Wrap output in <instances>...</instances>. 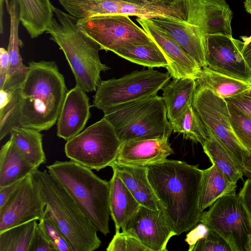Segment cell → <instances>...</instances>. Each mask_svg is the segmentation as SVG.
<instances>
[{
	"label": "cell",
	"mask_w": 251,
	"mask_h": 251,
	"mask_svg": "<svg viewBox=\"0 0 251 251\" xmlns=\"http://www.w3.org/2000/svg\"><path fill=\"white\" fill-rule=\"evenodd\" d=\"M202 175L198 165L176 160L167 159L148 167L150 183L176 235L200 223Z\"/></svg>",
	"instance_id": "1"
},
{
	"label": "cell",
	"mask_w": 251,
	"mask_h": 251,
	"mask_svg": "<svg viewBox=\"0 0 251 251\" xmlns=\"http://www.w3.org/2000/svg\"><path fill=\"white\" fill-rule=\"evenodd\" d=\"M28 65L20 88V125L48 130L57 123L68 90L55 62L32 61Z\"/></svg>",
	"instance_id": "2"
},
{
	"label": "cell",
	"mask_w": 251,
	"mask_h": 251,
	"mask_svg": "<svg viewBox=\"0 0 251 251\" xmlns=\"http://www.w3.org/2000/svg\"><path fill=\"white\" fill-rule=\"evenodd\" d=\"M31 175L46 205L44 216L61 231L72 251L98 249V231L64 188L47 170L35 168Z\"/></svg>",
	"instance_id": "3"
},
{
	"label": "cell",
	"mask_w": 251,
	"mask_h": 251,
	"mask_svg": "<svg viewBox=\"0 0 251 251\" xmlns=\"http://www.w3.org/2000/svg\"><path fill=\"white\" fill-rule=\"evenodd\" d=\"M52 19L46 33L63 52L75 78L76 85L86 92L96 91L102 81L100 73L110 69L102 63L100 47L78 27L77 20L54 6Z\"/></svg>",
	"instance_id": "4"
},
{
	"label": "cell",
	"mask_w": 251,
	"mask_h": 251,
	"mask_svg": "<svg viewBox=\"0 0 251 251\" xmlns=\"http://www.w3.org/2000/svg\"><path fill=\"white\" fill-rule=\"evenodd\" d=\"M48 172L64 188L98 231L110 232L109 181L74 161H56Z\"/></svg>",
	"instance_id": "5"
},
{
	"label": "cell",
	"mask_w": 251,
	"mask_h": 251,
	"mask_svg": "<svg viewBox=\"0 0 251 251\" xmlns=\"http://www.w3.org/2000/svg\"><path fill=\"white\" fill-rule=\"evenodd\" d=\"M122 143L132 140L169 138L173 131L162 97L157 94L104 112Z\"/></svg>",
	"instance_id": "6"
},
{
	"label": "cell",
	"mask_w": 251,
	"mask_h": 251,
	"mask_svg": "<svg viewBox=\"0 0 251 251\" xmlns=\"http://www.w3.org/2000/svg\"><path fill=\"white\" fill-rule=\"evenodd\" d=\"M172 76L153 68L134 71L121 77L102 80L93 97V106L103 113L123 104L157 94Z\"/></svg>",
	"instance_id": "7"
},
{
	"label": "cell",
	"mask_w": 251,
	"mask_h": 251,
	"mask_svg": "<svg viewBox=\"0 0 251 251\" xmlns=\"http://www.w3.org/2000/svg\"><path fill=\"white\" fill-rule=\"evenodd\" d=\"M122 143L104 117L67 141L65 153L71 160L99 171L116 160Z\"/></svg>",
	"instance_id": "8"
},
{
	"label": "cell",
	"mask_w": 251,
	"mask_h": 251,
	"mask_svg": "<svg viewBox=\"0 0 251 251\" xmlns=\"http://www.w3.org/2000/svg\"><path fill=\"white\" fill-rule=\"evenodd\" d=\"M200 222L221 235L232 251H247L251 222L236 190L220 198L203 212Z\"/></svg>",
	"instance_id": "9"
},
{
	"label": "cell",
	"mask_w": 251,
	"mask_h": 251,
	"mask_svg": "<svg viewBox=\"0 0 251 251\" xmlns=\"http://www.w3.org/2000/svg\"><path fill=\"white\" fill-rule=\"evenodd\" d=\"M192 105L207 133L213 135L224 146L242 168L244 157L250 155L233 132L225 99L208 88L197 86Z\"/></svg>",
	"instance_id": "10"
},
{
	"label": "cell",
	"mask_w": 251,
	"mask_h": 251,
	"mask_svg": "<svg viewBox=\"0 0 251 251\" xmlns=\"http://www.w3.org/2000/svg\"><path fill=\"white\" fill-rule=\"evenodd\" d=\"M79 29L101 50L113 52L131 44L154 43L146 32L124 15L96 16L76 20Z\"/></svg>",
	"instance_id": "11"
},
{
	"label": "cell",
	"mask_w": 251,
	"mask_h": 251,
	"mask_svg": "<svg viewBox=\"0 0 251 251\" xmlns=\"http://www.w3.org/2000/svg\"><path fill=\"white\" fill-rule=\"evenodd\" d=\"M80 13L84 18L108 15L136 16L152 19L171 17L185 20V11L182 1L170 2L162 0L147 4L112 0H82Z\"/></svg>",
	"instance_id": "12"
},
{
	"label": "cell",
	"mask_w": 251,
	"mask_h": 251,
	"mask_svg": "<svg viewBox=\"0 0 251 251\" xmlns=\"http://www.w3.org/2000/svg\"><path fill=\"white\" fill-rule=\"evenodd\" d=\"M243 46L244 42L225 35L205 36L206 67L212 71L250 83L251 69L241 53Z\"/></svg>",
	"instance_id": "13"
},
{
	"label": "cell",
	"mask_w": 251,
	"mask_h": 251,
	"mask_svg": "<svg viewBox=\"0 0 251 251\" xmlns=\"http://www.w3.org/2000/svg\"><path fill=\"white\" fill-rule=\"evenodd\" d=\"M45 203L31 174L22 179L6 202L0 207V232L44 216Z\"/></svg>",
	"instance_id": "14"
},
{
	"label": "cell",
	"mask_w": 251,
	"mask_h": 251,
	"mask_svg": "<svg viewBox=\"0 0 251 251\" xmlns=\"http://www.w3.org/2000/svg\"><path fill=\"white\" fill-rule=\"evenodd\" d=\"M185 20L203 36L222 34L232 37L233 13L225 0H182Z\"/></svg>",
	"instance_id": "15"
},
{
	"label": "cell",
	"mask_w": 251,
	"mask_h": 251,
	"mask_svg": "<svg viewBox=\"0 0 251 251\" xmlns=\"http://www.w3.org/2000/svg\"><path fill=\"white\" fill-rule=\"evenodd\" d=\"M136 20L165 54L169 63L166 68L172 77L197 79L202 68L168 33L151 19Z\"/></svg>",
	"instance_id": "16"
},
{
	"label": "cell",
	"mask_w": 251,
	"mask_h": 251,
	"mask_svg": "<svg viewBox=\"0 0 251 251\" xmlns=\"http://www.w3.org/2000/svg\"><path fill=\"white\" fill-rule=\"evenodd\" d=\"M134 232L150 251H167L169 240L176 233L162 211L140 205L128 223L126 230Z\"/></svg>",
	"instance_id": "17"
},
{
	"label": "cell",
	"mask_w": 251,
	"mask_h": 251,
	"mask_svg": "<svg viewBox=\"0 0 251 251\" xmlns=\"http://www.w3.org/2000/svg\"><path fill=\"white\" fill-rule=\"evenodd\" d=\"M174 153L167 138L132 140L122 143L115 162L149 167L164 161Z\"/></svg>",
	"instance_id": "18"
},
{
	"label": "cell",
	"mask_w": 251,
	"mask_h": 251,
	"mask_svg": "<svg viewBox=\"0 0 251 251\" xmlns=\"http://www.w3.org/2000/svg\"><path fill=\"white\" fill-rule=\"evenodd\" d=\"M86 92L75 86L68 91L57 121V135L68 141L80 133L91 114Z\"/></svg>",
	"instance_id": "19"
},
{
	"label": "cell",
	"mask_w": 251,
	"mask_h": 251,
	"mask_svg": "<svg viewBox=\"0 0 251 251\" xmlns=\"http://www.w3.org/2000/svg\"><path fill=\"white\" fill-rule=\"evenodd\" d=\"M168 33L202 69L206 67L204 39L196 27L183 19L171 17L151 19Z\"/></svg>",
	"instance_id": "20"
},
{
	"label": "cell",
	"mask_w": 251,
	"mask_h": 251,
	"mask_svg": "<svg viewBox=\"0 0 251 251\" xmlns=\"http://www.w3.org/2000/svg\"><path fill=\"white\" fill-rule=\"evenodd\" d=\"M10 34L7 48L8 68L6 80L0 90H6L20 88L24 82L28 66L25 65L20 52V48L24 46L18 34L20 20V10L16 0H10Z\"/></svg>",
	"instance_id": "21"
},
{
	"label": "cell",
	"mask_w": 251,
	"mask_h": 251,
	"mask_svg": "<svg viewBox=\"0 0 251 251\" xmlns=\"http://www.w3.org/2000/svg\"><path fill=\"white\" fill-rule=\"evenodd\" d=\"M109 181V205L110 216L115 226V232L126 230L127 225L137 212L140 204L117 173L113 171Z\"/></svg>",
	"instance_id": "22"
},
{
	"label": "cell",
	"mask_w": 251,
	"mask_h": 251,
	"mask_svg": "<svg viewBox=\"0 0 251 251\" xmlns=\"http://www.w3.org/2000/svg\"><path fill=\"white\" fill-rule=\"evenodd\" d=\"M196 87V79L173 78L162 88V98L170 122L179 117L192 105Z\"/></svg>",
	"instance_id": "23"
},
{
	"label": "cell",
	"mask_w": 251,
	"mask_h": 251,
	"mask_svg": "<svg viewBox=\"0 0 251 251\" xmlns=\"http://www.w3.org/2000/svg\"><path fill=\"white\" fill-rule=\"evenodd\" d=\"M21 22L31 38L46 32L54 16L50 0H16Z\"/></svg>",
	"instance_id": "24"
},
{
	"label": "cell",
	"mask_w": 251,
	"mask_h": 251,
	"mask_svg": "<svg viewBox=\"0 0 251 251\" xmlns=\"http://www.w3.org/2000/svg\"><path fill=\"white\" fill-rule=\"evenodd\" d=\"M35 168L9 139L0 151V187L22 180Z\"/></svg>",
	"instance_id": "25"
},
{
	"label": "cell",
	"mask_w": 251,
	"mask_h": 251,
	"mask_svg": "<svg viewBox=\"0 0 251 251\" xmlns=\"http://www.w3.org/2000/svg\"><path fill=\"white\" fill-rule=\"evenodd\" d=\"M236 183L229 180L214 164L202 170L199 207L202 213L223 196L236 189Z\"/></svg>",
	"instance_id": "26"
},
{
	"label": "cell",
	"mask_w": 251,
	"mask_h": 251,
	"mask_svg": "<svg viewBox=\"0 0 251 251\" xmlns=\"http://www.w3.org/2000/svg\"><path fill=\"white\" fill-rule=\"evenodd\" d=\"M197 86L208 88L226 99L251 88V84L208 69L202 68L196 79Z\"/></svg>",
	"instance_id": "27"
},
{
	"label": "cell",
	"mask_w": 251,
	"mask_h": 251,
	"mask_svg": "<svg viewBox=\"0 0 251 251\" xmlns=\"http://www.w3.org/2000/svg\"><path fill=\"white\" fill-rule=\"evenodd\" d=\"M10 139L26 159L36 168L46 162L43 148V135L37 130L23 127H13Z\"/></svg>",
	"instance_id": "28"
},
{
	"label": "cell",
	"mask_w": 251,
	"mask_h": 251,
	"mask_svg": "<svg viewBox=\"0 0 251 251\" xmlns=\"http://www.w3.org/2000/svg\"><path fill=\"white\" fill-rule=\"evenodd\" d=\"M208 136L201 145L203 151L214 164L230 181L236 183L243 179L242 168L224 146L213 135Z\"/></svg>",
	"instance_id": "29"
},
{
	"label": "cell",
	"mask_w": 251,
	"mask_h": 251,
	"mask_svg": "<svg viewBox=\"0 0 251 251\" xmlns=\"http://www.w3.org/2000/svg\"><path fill=\"white\" fill-rule=\"evenodd\" d=\"M113 52L130 62L149 68H166L169 65L165 54L155 43L129 45Z\"/></svg>",
	"instance_id": "30"
},
{
	"label": "cell",
	"mask_w": 251,
	"mask_h": 251,
	"mask_svg": "<svg viewBox=\"0 0 251 251\" xmlns=\"http://www.w3.org/2000/svg\"><path fill=\"white\" fill-rule=\"evenodd\" d=\"M0 140L10 134L13 127L21 126L20 88L0 90Z\"/></svg>",
	"instance_id": "31"
},
{
	"label": "cell",
	"mask_w": 251,
	"mask_h": 251,
	"mask_svg": "<svg viewBox=\"0 0 251 251\" xmlns=\"http://www.w3.org/2000/svg\"><path fill=\"white\" fill-rule=\"evenodd\" d=\"M37 220H33L0 232V251H28Z\"/></svg>",
	"instance_id": "32"
},
{
	"label": "cell",
	"mask_w": 251,
	"mask_h": 251,
	"mask_svg": "<svg viewBox=\"0 0 251 251\" xmlns=\"http://www.w3.org/2000/svg\"><path fill=\"white\" fill-rule=\"evenodd\" d=\"M170 123L174 132L182 134L184 138L196 143L202 145L208 136L206 128L192 105Z\"/></svg>",
	"instance_id": "33"
},
{
	"label": "cell",
	"mask_w": 251,
	"mask_h": 251,
	"mask_svg": "<svg viewBox=\"0 0 251 251\" xmlns=\"http://www.w3.org/2000/svg\"><path fill=\"white\" fill-rule=\"evenodd\" d=\"M233 132L243 147L251 153V117L236 106L227 102Z\"/></svg>",
	"instance_id": "34"
},
{
	"label": "cell",
	"mask_w": 251,
	"mask_h": 251,
	"mask_svg": "<svg viewBox=\"0 0 251 251\" xmlns=\"http://www.w3.org/2000/svg\"><path fill=\"white\" fill-rule=\"evenodd\" d=\"M110 167L132 193L150 184L148 176V167L125 165L115 162Z\"/></svg>",
	"instance_id": "35"
},
{
	"label": "cell",
	"mask_w": 251,
	"mask_h": 251,
	"mask_svg": "<svg viewBox=\"0 0 251 251\" xmlns=\"http://www.w3.org/2000/svg\"><path fill=\"white\" fill-rule=\"evenodd\" d=\"M107 251H150L132 231L115 232L106 248Z\"/></svg>",
	"instance_id": "36"
},
{
	"label": "cell",
	"mask_w": 251,
	"mask_h": 251,
	"mask_svg": "<svg viewBox=\"0 0 251 251\" xmlns=\"http://www.w3.org/2000/svg\"><path fill=\"white\" fill-rule=\"evenodd\" d=\"M39 224L56 251H72L65 237L51 220L44 216Z\"/></svg>",
	"instance_id": "37"
},
{
	"label": "cell",
	"mask_w": 251,
	"mask_h": 251,
	"mask_svg": "<svg viewBox=\"0 0 251 251\" xmlns=\"http://www.w3.org/2000/svg\"><path fill=\"white\" fill-rule=\"evenodd\" d=\"M193 251H232V250L221 235L209 229L207 236L197 243Z\"/></svg>",
	"instance_id": "38"
},
{
	"label": "cell",
	"mask_w": 251,
	"mask_h": 251,
	"mask_svg": "<svg viewBox=\"0 0 251 251\" xmlns=\"http://www.w3.org/2000/svg\"><path fill=\"white\" fill-rule=\"evenodd\" d=\"M132 194L140 205L152 210L163 212V208L150 183Z\"/></svg>",
	"instance_id": "39"
},
{
	"label": "cell",
	"mask_w": 251,
	"mask_h": 251,
	"mask_svg": "<svg viewBox=\"0 0 251 251\" xmlns=\"http://www.w3.org/2000/svg\"><path fill=\"white\" fill-rule=\"evenodd\" d=\"M28 251H56L48 240L39 223L35 227Z\"/></svg>",
	"instance_id": "40"
},
{
	"label": "cell",
	"mask_w": 251,
	"mask_h": 251,
	"mask_svg": "<svg viewBox=\"0 0 251 251\" xmlns=\"http://www.w3.org/2000/svg\"><path fill=\"white\" fill-rule=\"evenodd\" d=\"M187 234L185 241L189 245V251L193 250L197 243L207 236L209 228L204 224L200 222Z\"/></svg>",
	"instance_id": "41"
},
{
	"label": "cell",
	"mask_w": 251,
	"mask_h": 251,
	"mask_svg": "<svg viewBox=\"0 0 251 251\" xmlns=\"http://www.w3.org/2000/svg\"><path fill=\"white\" fill-rule=\"evenodd\" d=\"M251 117V88L239 94L225 99Z\"/></svg>",
	"instance_id": "42"
},
{
	"label": "cell",
	"mask_w": 251,
	"mask_h": 251,
	"mask_svg": "<svg viewBox=\"0 0 251 251\" xmlns=\"http://www.w3.org/2000/svg\"><path fill=\"white\" fill-rule=\"evenodd\" d=\"M238 195L248 213L251 222V177L246 179Z\"/></svg>",
	"instance_id": "43"
},
{
	"label": "cell",
	"mask_w": 251,
	"mask_h": 251,
	"mask_svg": "<svg viewBox=\"0 0 251 251\" xmlns=\"http://www.w3.org/2000/svg\"><path fill=\"white\" fill-rule=\"evenodd\" d=\"M8 68V55L7 50L4 48L0 49V89L6 80Z\"/></svg>",
	"instance_id": "44"
},
{
	"label": "cell",
	"mask_w": 251,
	"mask_h": 251,
	"mask_svg": "<svg viewBox=\"0 0 251 251\" xmlns=\"http://www.w3.org/2000/svg\"><path fill=\"white\" fill-rule=\"evenodd\" d=\"M21 180L9 185L0 187V207L2 206L6 202Z\"/></svg>",
	"instance_id": "45"
},
{
	"label": "cell",
	"mask_w": 251,
	"mask_h": 251,
	"mask_svg": "<svg viewBox=\"0 0 251 251\" xmlns=\"http://www.w3.org/2000/svg\"><path fill=\"white\" fill-rule=\"evenodd\" d=\"M241 53L246 63L251 69V36L244 39Z\"/></svg>",
	"instance_id": "46"
},
{
	"label": "cell",
	"mask_w": 251,
	"mask_h": 251,
	"mask_svg": "<svg viewBox=\"0 0 251 251\" xmlns=\"http://www.w3.org/2000/svg\"><path fill=\"white\" fill-rule=\"evenodd\" d=\"M242 171L244 175L251 177V157L250 155L246 156L243 159Z\"/></svg>",
	"instance_id": "47"
},
{
	"label": "cell",
	"mask_w": 251,
	"mask_h": 251,
	"mask_svg": "<svg viewBox=\"0 0 251 251\" xmlns=\"http://www.w3.org/2000/svg\"><path fill=\"white\" fill-rule=\"evenodd\" d=\"M130 2L138 4H147L158 2L162 0H112Z\"/></svg>",
	"instance_id": "48"
},
{
	"label": "cell",
	"mask_w": 251,
	"mask_h": 251,
	"mask_svg": "<svg viewBox=\"0 0 251 251\" xmlns=\"http://www.w3.org/2000/svg\"><path fill=\"white\" fill-rule=\"evenodd\" d=\"M244 3L246 11L251 15V0H245Z\"/></svg>",
	"instance_id": "49"
},
{
	"label": "cell",
	"mask_w": 251,
	"mask_h": 251,
	"mask_svg": "<svg viewBox=\"0 0 251 251\" xmlns=\"http://www.w3.org/2000/svg\"><path fill=\"white\" fill-rule=\"evenodd\" d=\"M247 251H251V233L249 237Z\"/></svg>",
	"instance_id": "50"
},
{
	"label": "cell",
	"mask_w": 251,
	"mask_h": 251,
	"mask_svg": "<svg viewBox=\"0 0 251 251\" xmlns=\"http://www.w3.org/2000/svg\"><path fill=\"white\" fill-rule=\"evenodd\" d=\"M170 2H180L182 0H166Z\"/></svg>",
	"instance_id": "51"
},
{
	"label": "cell",
	"mask_w": 251,
	"mask_h": 251,
	"mask_svg": "<svg viewBox=\"0 0 251 251\" xmlns=\"http://www.w3.org/2000/svg\"><path fill=\"white\" fill-rule=\"evenodd\" d=\"M250 83L251 84V79H250Z\"/></svg>",
	"instance_id": "52"
},
{
	"label": "cell",
	"mask_w": 251,
	"mask_h": 251,
	"mask_svg": "<svg viewBox=\"0 0 251 251\" xmlns=\"http://www.w3.org/2000/svg\"><path fill=\"white\" fill-rule=\"evenodd\" d=\"M250 156H251V154H250Z\"/></svg>",
	"instance_id": "53"
}]
</instances>
